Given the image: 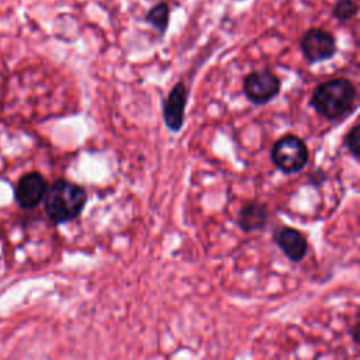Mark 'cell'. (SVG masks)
I'll return each mask as SVG.
<instances>
[{
    "instance_id": "6da1fadb",
    "label": "cell",
    "mask_w": 360,
    "mask_h": 360,
    "mask_svg": "<svg viewBox=\"0 0 360 360\" xmlns=\"http://www.w3.org/2000/svg\"><path fill=\"white\" fill-rule=\"evenodd\" d=\"M315 112L328 121H342L357 105L356 86L346 77H336L319 83L309 97Z\"/></svg>"
},
{
    "instance_id": "7a4b0ae2",
    "label": "cell",
    "mask_w": 360,
    "mask_h": 360,
    "mask_svg": "<svg viewBox=\"0 0 360 360\" xmlns=\"http://www.w3.org/2000/svg\"><path fill=\"white\" fill-rule=\"evenodd\" d=\"M45 212L49 219L59 225L76 219L87 202V191L69 180L59 179L46 188Z\"/></svg>"
},
{
    "instance_id": "3957f363",
    "label": "cell",
    "mask_w": 360,
    "mask_h": 360,
    "mask_svg": "<svg viewBox=\"0 0 360 360\" xmlns=\"http://www.w3.org/2000/svg\"><path fill=\"white\" fill-rule=\"evenodd\" d=\"M270 158L273 165L285 174L301 172L309 160V150L305 142L294 135L285 134L277 139L271 148Z\"/></svg>"
},
{
    "instance_id": "277c9868",
    "label": "cell",
    "mask_w": 360,
    "mask_h": 360,
    "mask_svg": "<svg viewBox=\"0 0 360 360\" xmlns=\"http://www.w3.org/2000/svg\"><path fill=\"white\" fill-rule=\"evenodd\" d=\"M281 82L269 69L250 72L243 79V93L253 104L263 105L276 98L280 93Z\"/></svg>"
},
{
    "instance_id": "5b68a950",
    "label": "cell",
    "mask_w": 360,
    "mask_h": 360,
    "mask_svg": "<svg viewBox=\"0 0 360 360\" xmlns=\"http://www.w3.org/2000/svg\"><path fill=\"white\" fill-rule=\"evenodd\" d=\"M300 46L305 59L311 63L330 59L336 53L335 37L321 28H309L304 32Z\"/></svg>"
},
{
    "instance_id": "8992f818",
    "label": "cell",
    "mask_w": 360,
    "mask_h": 360,
    "mask_svg": "<svg viewBox=\"0 0 360 360\" xmlns=\"http://www.w3.org/2000/svg\"><path fill=\"white\" fill-rule=\"evenodd\" d=\"M187 100H188V91L186 84L183 82H177L163 101V105H162L163 120L167 129H170L172 132H180L183 128L184 118H186Z\"/></svg>"
},
{
    "instance_id": "52a82bcc",
    "label": "cell",
    "mask_w": 360,
    "mask_h": 360,
    "mask_svg": "<svg viewBox=\"0 0 360 360\" xmlns=\"http://www.w3.org/2000/svg\"><path fill=\"white\" fill-rule=\"evenodd\" d=\"M273 240L292 263L302 262L308 253V240L298 229L278 226L273 232Z\"/></svg>"
},
{
    "instance_id": "ba28073f",
    "label": "cell",
    "mask_w": 360,
    "mask_h": 360,
    "mask_svg": "<svg viewBox=\"0 0 360 360\" xmlns=\"http://www.w3.org/2000/svg\"><path fill=\"white\" fill-rule=\"evenodd\" d=\"M48 184L39 173H28L22 176L15 188V200L22 208L37 207L45 197Z\"/></svg>"
},
{
    "instance_id": "9c48e42d",
    "label": "cell",
    "mask_w": 360,
    "mask_h": 360,
    "mask_svg": "<svg viewBox=\"0 0 360 360\" xmlns=\"http://www.w3.org/2000/svg\"><path fill=\"white\" fill-rule=\"evenodd\" d=\"M269 207L264 202L248 201L238 212V226L243 232H256L266 228L269 221Z\"/></svg>"
},
{
    "instance_id": "30bf717a",
    "label": "cell",
    "mask_w": 360,
    "mask_h": 360,
    "mask_svg": "<svg viewBox=\"0 0 360 360\" xmlns=\"http://www.w3.org/2000/svg\"><path fill=\"white\" fill-rule=\"evenodd\" d=\"M145 20L153 28H156L160 34H163L167 28V24H169V7H167V4L162 1V3L156 4L155 7H152L148 11Z\"/></svg>"
},
{
    "instance_id": "8fae6325",
    "label": "cell",
    "mask_w": 360,
    "mask_h": 360,
    "mask_svg": "<svg viewBox=\"0 0 360 360\" xmlns=\"http://www.w3.org/2000/svg\"><path fill=\"white\" fill-rule=\"evenodd\" d=\"M357 11L356 3L353 0H338V3L333 7V17L342 22L350 20Z\"/></svg>"
},
{
    "instance_id": "7c38bea8",
    "label": "cell",
    "mask_w": 360,
    "mask_h": 360,
    "mask_svg": "<svg viewBox=\"0 0 360 360\" xmlns=\"http://www.w3.org/2000/svg\"><path fill=\"white\" fill-rule=\"evenodd\" d=\"M359 124H354L349 132L345 135V146L347 148V150L352 153V156L354 159H359L360 153H359V148H360V142H359Z\"/></svg>"
},
{
    "instance_id": "4fadbf2b",
    "label": "cell",
    "mask_w": 360,
    "mask_h": 360,
    "mask_svg": "<svg viewBox=\"0 0 360 360\" xmlns=\"http://www.w3.org/2000/svg\"><path fill=\"white\" fill-rule=\"evenodd\" d=\"M359 328H360V325H359V321H356L354 322V325L352 326V329H350V333H352V339H353V342L356 343V345H359Z\"/></svg>"
}]
</instances>
